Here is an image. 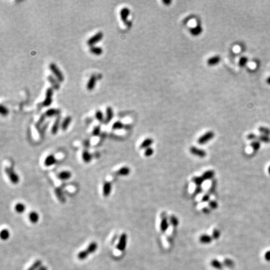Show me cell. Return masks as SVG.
I'll list each match as a JSON object with an SVG mask.
<instances>
[{
  "label": "cell",
  "instance_id": "cell-38",
  "mask_svg": "<svg viewBox=\"0 0 270 270\" xmlns=\"http://www.w3.org/2000/svg\"><path fill=\"white\" fill-rule=\"evenodd\" d=\"M220 235H221V233H220L219 230H218L216 228L213 230V231L212 232V236H211L213 239H218L220 237Z\"/></svg>",
  "mask_w": 270,
  "mask_h": 270
},
{
  "label": "cell",
  "instance_id": "cell-37",
  "mask_svg": "<svg viewBox=\"0 0 270 270\" xmlns=\"http://www.w3.org/2000/svg\"><path fill=\"white\" fill-rule=\"evenodd\" d=\"M223 265L228 268H233L234 266V262L232 260L229 258H226L224 260Z\"/></svg>",
  "mask_w": 270,
  "mask_h": 270
},
{
  "label": "cell",
  "instance_id": "cell-42",
  "mask_svg": "<svg viewBox=\"0 0 270 270\" xmlns=\"http://www.w3.org/2000/svg\"><path fill=\"white\" fill-rule=\"evenodd\" d=\"M0 113H1V114L3 116H6L9 113V110L5 106L1 104V106H0Z\"/></svg>",
  "mask_w": 270,
  "mask_h": 270
},
{
  "label": "cell",
  "instance_id": "cell-28",
  "mask_svg": "<svg viewBox=\"0 0 270 270\" xmlns=\"http://www.w3.org/2000/svg\"><path fill=\"white\" fill-rule=\"evenodd\" d=\"M211 265L213 268H215V269H217L219 270L222 269L223 268V264L222 263L219 261L218 260H215V259L211 261Z\"/></svg>",
  "mask_w": 270,
  "mask_h": 270
},
{
  "label": "cell",
  "instance_id": "cell-49",
  "mask_svg": "<svg viewBox=\"0 0 270 270\" xmlns=\"http://www.w3.org/2000/svg\"><path fill=\"white\" fill-rule=\"evenodd\" d=\"M210 201V195L207 193L205 194L203 196L202 198H201V202L202 203H207V202H209Z\"/></svg>",
  "mask_w": 270,
  "mask_h": 270
},
{
  "label": "cell",
  "instance_id": "cell-35",
  "mask_svg": "<svg viewBox=\"0 0 270 270\" xmlns=\"http://www.w3.org/2000/svg\"><path fill=\"white\" fill-rule=\"evenodd\" d=\"M216 180H213L212 182H211V186L209 188L208 190V193L209 194H213L215 193V189H216Z\"/></svg>",
  "mask_w": 270,
  "mask_h": 270
},
{
  "label": "cell",
  "instance_id": "cell-54",
  "mask_svg": "<svg viewBox=\"0 0 270 270\" xmlns=\"http://www.w3.org/2000/svg\"><path fill=\"white\" fill-rule=\"evenodd\" d=\"M257 138V136H256V135L254 134H248L247 136V138L249 140H254Z\"/></svg>",
  "mask_w": 270,
  "mask_h": 270
},
{
  "label": "cell",
  "instance_id": "cell-31",
  "mask_svg": "<svg viewBox=\"0 0 270 270\" xmlns=\"http://www.w3.org/2000/svg\"><path fill=\"white\" fill-rule=\"evenodd\" d=\"M59 113V110H56L54 108H51L47 110L45 113V115L47 117H53L54 116L57 115Z\"/></svg>",
  "mask_w": 270,
  "mask_h": 270
},
{
  "label": "cell",
  "instance_id": "cell-8",
  "mask_svg": "<svg viewBox=\"0 0 270 270\" xmlns=\"http://www.w3.org/2000/svg\"><path fill=\"white\" fill-rule=\"evenodd\" d=\"M103 37V33L101 31H99L98 33H97L96 34H95L94 36L92 37L91 38H90L88 40L87 43L89 46H93L94 45L96 44L97 43H98L99 41H100L102 38Z\"/></svg>",
  "mask_w": 270,
  "mask_h": 270
},
{
  "label": "cell",
  "instance_id": "cell-48",
  "mask_svg": "<svg viewBox=\"0 0 270 270\" xmlns=\"http://www.w3.org/2000/svg\"><path fill=\"white\" fill-rule=\"evenodd\" d=\"M53 95V89L52 88H49L46 91V98H52Z\"/></svg>",
  "mask_w": 270,
  "mask_h": 270
},
{
  "label": "cell",
  "instance_id": "cell-58",
  "mask_svg": "<svg viewBox=\"0 0 270 270\" xmlns=\"http://www.w3.org/2000/svg\"><path fill=\"white\" fill-rule=\"evenodd\" d=\"M267 82L269 83V84H270V77L268 78V80H267Z\"/></svg>",
  "mask_w": 270,
  "mask_h": 270
},
{
  "label": "cell",
  "instance_id": "cell-32",
  "mask_svg": "<svg viewBox=\"0 0 270 270\" xmlns=\"http://www.w3.org/2000/svg\"><path fill=\"white\" fill-rule=\"evenodd\" d=\"M90 51L96 55H100L103 53V49L101 47L92 46L90 48Z\"/></svg>",
  "mask_w": 270,
  "mask_h": 270
},
{
  "label": "cell",
  "instance_id": "cell-47",
  "mask_svg": "<svg viewBox=\"0 0 270 270\" xmlns=\"http://www.w3.org/2000/svg\"><path fill=\"white\" fill-rule=\"evenodd\" d=\"M251 146L253 148L254 151H257L260 147V144L258 141H253L251 144Z\"/></svg>",
  "mask_w": 270,
  "mask_h": 270
},
{
  "label": "cell",
  "instance_id": "cell-16",
  "mask_svg": "<svg viewBox=\"0 0 270 270\" xmlns=\"http://www.w3.org/2000/svg\"><path fill=\"white\" fill-rule=\"evenodd\" d=\"M96 83V76L94 75H92L90 77V78L88 80V82L87 83V89L88 90H90V91L93 90L95 87Z\"/></svg>",
  "mask_w": 270,
  "mask_h": 270
},
{
  "label": "cell",
  "instance_id": "cell-11",
  "mask_svg": "<svg viewBox=\"0 0 270 270\" xmlns=\"http://www.w3.org/2000/svg\"><path fill=\"white\" fill-rule=\"evenodd\" d=\"M57 161L55 156L53 154H49L45 158L44 161V165L46 167H49L54 165Z\"/></svg>",
  "mask_w": 270,
  "mask_h": 270
},
{
  "label": "cell",
  "instance_id": "cell-30",
  "mask_svg": "<svg viewBox=\"0 0 270 270\" xmlns=\"http://www.w3.org/2000/svg\"><path fill=\"white\" fill-rule=\"evenodd\" d=\"M42 261L40 260H37L33 263V264L28 268L27 270H38L41 266H42Z\"/></svg>",
  "mask_w": 270,
  "mask_h": 270
},
{
  "label": "cell",
  "instance_id": "cell-51",
  "mask_svg": "<svg viewBox=\"0 0 270 270\" xmlns=\"http://www.w3.org/2000/svg\"><path fill=\"white\" fill-rule=\"evenodd\" d=\"M45 118H46L45 114L42 115L41 116V117L40 118V119H39V121H38V122L37 123V126H40L43 123L44 121L45 120Z\"/></svg>",
  "mask_w": 270,
  "mask_h": 270
},
{
  "label": "cell",
  "instance_id": "cell-1",
  "mask_svg": "<svg viewBox=\"0 0 270 270\" xmlns=\"http://www.w3.org/2000/svg\"><path fill=\"white\" fill-rule=\"evenodd\" d=\"M97 248H98L97 243L95 242V241L91 242V243L89 244V245L87 248V249L78 253L77 257L80 260H83L84 259H86L88 258L90 254L95 253L97 250Z\"/></svg>",
  "mask_w": 270,
  "mask_h": 270
},
{
  "label": "cell",
  "instance_id": "cell-36",
  "mask_svg": "<svg viewBox=\"0 0 270 270\" xmlns=\"http://www.w3.org/2000/svg\"><path fill=\"white\" fill-rule=\"evenodd\" d=\"M123 127H124V125L122 122H116L115 123H113V125L112 126V129L114 130H120V129H122Z\"/></svg>",
  "mask_w": 270,
  "mask_h": 270
},
{
  "label": "cell",
  "instance_id": "cell-46",
  "mask_svg": "<svg viewBox=\"0 0 270 270\" xmlns=\"http://www.w3.org/2000/svg\"><path fill=\"white\" fill-rule=\"evenodd\" d=\"M52 98H46L44 100L43 103V104L44 106H46V107H48L49 105H50L52 103Z\"/></svg>",
  "mask_w": 270,
  "mask_h": 270
},
{
  "label": "cell",
  "instance_id": "cell-41",
  "mask_svg": "<svg viewBox=\"0 0 270 270\" xmlns=\"http://www.w3.org/2000/svg\"><path fill=\"white\" fill-rule=\"evenodd\" d=\"M95 116H96V118L99 121V122H103L104 118H103V113H102L101 111L98 110L96 112Z\"/></svg>",
  "mask_w": 270,
  "mask_h": 270
},
{
  "label": "cell",
  "instance_id": "cell-15",
  "mask_svg": "<svg viewBox=\"0 0 270 270\" xmlns=\"http://www.w3.org/2000/svg\"><path fill=\"white\" fill-rule=\"evenodd\" d=\"M72 174L70 172L63 171V172L59 173L57 175V177H58V178L60 179V180L65 181V180H68L70 179L71 178H72Z\"/></svg>",
  "mask_w": 270,
  "mask_h": 270
},
{
  "label": "cell",
  "instance_id": "cell-6",
  "mask_svg": "<svg viewBox=\"0 0 270 270\" xmlns=\"http://www.w3.org/2000/svg\"><path fill=\"white\" fill-rule=\"evenodd\" d=\"M127 240H128V236L126 233H122L121 234L119 241L117 244L116 248L119 251H124L126 248L127 245Z\"/></svg>",
  "mask_w": 270,
  "mask_h": 270
},
{
  "label": "cell",
  "instance_id": "cell-10",
  "mask_svg": "<svg viewBox=\"0 0 270 270\" xmlns=\"http://www.w3.org/2000/svg\"><path fill=\"white\" fill-rule=\"evenodd\" d=\"M130 9L128 8H126V7L123 8L120 11L119 14L121 18H122V20L125 24L128 23V18L130 15Z\"/></svg>",
  "mask_w": 270,
  "mask_h": 270
},
{
  "label": "cell",
  "instance_id": "cell-5",
  "mask_svg": "<svg viewBox=\"0 0 270 270\" xmlns=\"http://www.w3.org/2000/svg\"><path fill=\"white\" fill-rule=\"evenodd\" d=\"M215 136V133L212 131H208L204 134H203L201 136L198 138V143L200 145H204L207 143L210 140H211Z\"/></svg>",
  "mask_w": 270,
  "mask_h": 270
},
{
  "label": "cell",
  "instance_id": "cell-12",
  "mask_svg": "<svg viewBox=\"0 0 270 270\" xmlns=\"http://www.w3.org/2000/svg\"><path fill=\"white\" fill-rule=\"evenodd\" d=\"M130 172H131V170L129 167L123 166V167H122L121 168H119L118 170H117V171L115 172V174L117 176H126L130 175Z\"/></svg>",
  "mask_w": 270,
  "mask_h": 270
},
{
  "label": "cell",
  "instance_id": "cell-20",
  "mask_svg": "<svg viewBox=\"0 0 270 270\" xmlns=\"http://www.w3.org/2000/svg\"><path fill=\"white\" fill-rule=\"evenodd\" d=\"M153 143V139L152 138H146L141 143L139 148L141 149H146L151 147V145Z\"/></svg>",
  "mask_w": 270,
  "mask_h": 270
},
{
  "label": "cell",
  "instance_id": "cell-40",
  "mask_svg": "<svg viewBox=\"0 0 270 270\" xmlns=\"http://www.w3.org/2000/svg\"><path fill=\"white\" fill-rule=\"evenodd\" d=\"M153 153H154L153 149L152 148L150 147V148H146V150H145L144 155H145V156H146V157H150V156L153 155Z\"/></svg>",
  "mask_w": 270,
  "mask_h": 270
},
{
  "label": "cell",
  "instance_id": "cell-19",
  "mask_svg": "<svg viewBox=\"0 0 270 270\" xmlns=\"http://www.w3.org/2000/svg\"><path fill=\"white\" fill-rule=\"evenodd\" d=\"M60 120H61L60 116H58L57 118H56L55 122L52 126V128H51V133L53 134H56L58 133L59 128H60Z\"/></svg>",
  "mask_w": 270,
  "mask_h": 270
},
{
  "label": "cell",
  "instance_id": "cell-18",
  "mask_svg": "<svg viewBox=\"0 0 270 270\" xmlns=\"http://www.w3.org/2000/svg\"><path fill=\"white\" fill-rule=\"evenodd\" d=\"M215 175V172L213 171V170L211 169V170H208V171L204 172L201 176L203 177V178L204 179V181L210 180H212L213 178H214Z\"/></svg>",
  "mask_w": 270,
  "mask_h": 270
},
{
  "label": "cell",
  "instance_id": "cell-7",
  "mask_svg": "<svg viewBox=\"0 0 270 270\" xmlns=\"http://www.w3.org/2000/svg\"><path fill=\"white\" fill-rule=\"evenodd\" d=\"M189 151L194 156H198V157L201 158H204L206 157V156H207V152L203 150V149L198 148L196 146H191L189 148Z\"/></svg>",
  "mask_w": 270,
  "mask_h": 270
},
{
  "label": "cell",
  "instance_id": "cell-22",
  "mask_svg": "<svg viewBox=\"0 0 270 270\" xmlns=\"http://www.w3.org/2000/svg\"><path fill=\"white\" fill-rule=\"evenodd\" d=\"M189 31H190L191 34L193 35V36L196 37L202 33L203 29H202V27L200 25H198L194 28H191V29L189 30Z\"/></svg>",
  "mask_w": 270,
  "mask_h": 270
},
{
  "label": "cell",
  "instance_id": "cell-9",
  "mask_svg": "<svg viewBox=\"0 0 270 270\" xmlns=\"http://www.w3.org/2000/svg\"><path fill=\"white\" fill-rule=\"evenodd\" d=\"M112 191V184L110 181H106L103 186V195L104 197H108Z\"/></svg>",
  "mask_w": 270,
  "mask_h": 270
},
{
  "label": "cell",
  "instance_id": "cell-53",
  "mask_svg": "<svg viewBox=\"0 0 270 270\" xmlns=\"http://www.w3.org/2000/svg\"><path fill=\"white\" fill-rule=\"evenodd\" d=\"M202 211L204 213V214H206V215H208V214H210V212H211V209L209 208H208V207H204V208L202 209Z\"/></svg>",
  "mask_w": 270,
  "mask_h": 270
},
{
  "label": "cell",
  "instance_id": "cell-14",
  "mask_svg": "<svg viewBox=\"0 0 270 270\" xmlns=\"http://www.w3.org/2000/svg\"><path fill=\"white\" fill-rule=\"evenodd\" d=\"M213 238L209 234H203L199 238V241L202 244H209L212 242Z\"/></svg>",
  "mask_w": 270,
  "mask_h": 270
},
{
  "label": "cell",
  "instance_id": "cell-39",
  "mask_svg": "<svg viewBox=\"0 0 270 270\" xmlns=\"http://www.w3.org/2000/svg\"><path fill=\"white\" fill-rule=\"evenodd\" d=\"M208 207L210 208V209L215 210L217 209L218 207V203L215 200H210L208 202Z\"/></svg>",
  "mask_w": 270,
  "mask_h": 270
},
{
  "label": "cell",
  "instance_id": "cell-55",
  "mask_svg": "<svg viewBox=\"0 0 270 270\" xmlns=\"http://www.w3.org/2000/svg\"><path fill=\"white\" fill-rule=\"evenodd\" d=\"M265 258L266 261H270V251L266 253V254L265 255Z\"/></svg>",
  "mask_w": 270,
  "mask_h": 270
},
{
  "label": "cell",
  "instance_id": "cell-2",
  "mask_svg": "<svg viewBox=\"0 0 270 270\" xmlns=\"http://www.w3.org/2000/svg\"><path fill=\"white\" fill-rule=\"evenodd\" d=\"M4 172L7 175V176H8L10 181L13 184H16L19 182V178L18 175L15 172V171H14L12 168L6 167L4 169Z\"/></svg>",
  "mask_w": 270,
  "mask_h": 270
},
{
  "label": "cell",
  "instance_id": "cell-34",
  "mask_svg": "<svg viewBox=\"0 0 270 270\" xmlns=\"http://www.w3.org/2000/svg\"><path fill=\"white\" fill-rule=\"evenodd\" d=\"M55 193H56V196H57V198H58V200H59L61 202H62V203L65 202L66 199H65V197H64V196H63V193H62V191H61L60 189H56L55 190Z\"/></svg>",
  "mask_w": 270,
  "mask_h": 270
},
{
  "label": "cell",
  "instance_id": "cell-23",
  "mask_svg": "<svg viewBox=\"0 0 270 270\" xmlns=\"http://www.w3.org/2000/svg\"><path fill=\"white\" fill-rule=\"evenodd\" d=\"M48 80L49 82L52 84L53 87L55 90H58L60 88V84L58 82L59 81L58 80H56L52 75H49L48 78Z\"/></svg>",
  "mask_w": 270,
  "mask_h": 270
},
{
  "label": "cell",
  "instance_id": "cell-24",
  "mask_svg": "<svg viewBox=\"0 0 270 270\" xmlns=\"http://www.w3.org/2000/svg\"><path fill=\"white\" fill-rule=\"evenodd\" d=\"M26 206L22 203H18L15 206V210L19 214L23 213L26 211Z\"/></svg>",
  "mask_w": 270,
  "mask_h": 270
},
{
  "label": "cell",
  "instance_id": "cell-44",
  "mask_svg": "<svg viewBox=\"0 0 270 270\" xmlns=\"http://www.w3.org/2000/svg\"><path fill=\"white\" fill-rule=\"evenodd\" d=\"M100 133H101V127L99 126H97L95 128L93 131V135L94 136H98L100 134Z\"/></svg>",
  "mask_w": 270,
  "mask_h": 270
},
{
  "label": "cell",
  "instance_id": "cell-57",
  "mask_svg": "<svg viewBox=\"0 0 270 270\" xmlns=\"http://www.w3.org/2000/svg\"><path fill=\"white\" fill-rule=\"evenodd\" d=\"M38 270H48V268L45 266H42Z\"/></svg>",
  "mask_w": 270,
  "mask_h": 270
},
{
  "label": "cell",
  "instance_id": "cell-27",
  "mask_svg": "<svg viewBox=\"0 0 270 270\" xmlns=\"http://www.w3.org/2000/svg\"><path fill=\"white\" fill-rule=\"evenodd\" d=\"M72 122V117L71 116H66L65 119L63 120V122L61 125V128L63 131H66L68 128L69 124Z\"/></svg>",
  "mask_w": 270,
  "mask_h": 270
},
{
  "label": "cell",
  "instance_id": "cell-26",
  "mask_svg": "<svg viewBox=\"0 0 270 270\" xmlns=\"http://www.w3.org/2000/svg\"><path fill=\"white\" fill-rule=\"evenodd\" d=\"M113 118V111L111 107H108L106 108V118L105 122L106 123H110Z\"/></svg>",
  "mask_w": 270,
  "mask_h": 270
},
{
  "label": "cell",
  "instance_id": "cell-3",
  "mask_svg": "<svg viewBox=\"0 0 270 270\" xmlns=\"http://www.w3.org/2000/svg\"><path fill=\"white\" fill-rule=\"evenodd\" d=\"M49 69L51 70L52 73L54 75V76L56 78V79H57L60 82H63L64 81V79H65V78H64V76L62 72H61V70L57 66H56V64L51 63L49 66Z\"/></svg>",
  "mask_w": 270,
  "mask_h": 270
},
{
  "label": "cell",
  "instance_id": "cell-4",
  "mask_svg": "<svg viewBox=\"0 0 270 270\" xmlns=\"http://www.w3.org/2000/svg\"><path fill=\"white\" fill-rule=\"evenodd\" d=\"M169 219L166 216V213L163 212L161 215L160 231L162 233H165L169 228Z\"/></svg>",
  "mask_w": 270,
  "mask_h": 270
},
{
  "label": "cell",
  "instance_id": "cell-21",
  "mask_svg": "<svg viewBox=\"0 0 270 270\" xmlns=\"http://www.w3.org/2000/svg\"><path fill=\"white\" fill-rule=\"evenodd\" d=\"M220 61H221V58L219 56H215L208 60L207 64L209 66H215L218 64Z\"/></svg>",
  "mask_w": 270,
  "mask_h": 270
},
{
  "label": "cell",
  "instance_id": "cell-33",
  "mask_svg": "<svg viewBox=\"0 0 270 270\" xmlns=\"http://www.w3.org/2000/svg\"><path fill=\"white\" fill-rule=\"evenodd\" d=\"M0 236H1V239L6 241L8 239L10 236V233L7 229H3L1 231V234H0Z\"/></svg>",
  "mask_w": 270,
  "mask_h": 270
},
{
  "label": "cell",
  "instance_id": "cell-50",
  "mask_svg": "<svg viewBox=\"0 0 270 270\" xmlns=\"http://www.w3.org/2000/svg\"><path fill=\"white\" fill-rule=\"evenodd\" d=\"M259 131L262 133H263L265 135H266V136L270 133L269 130L268 129L266 128H265V127H260L259 128Z\"/></svg>",
  "mask_w": 270,
  "mask_h": 270
},
{
  "label": "cell",
  "instance_id": "cell-25",
  "mask_svg": "<svg viewBox=\"0 0 270 270\" xmlns=\"http://www.w3.org/2000/svg\"><path fill=\"white\" fill-rule=\"evenodd\" d=\"M168 219L170 225H171L173 227H174V228H176V227L178 226L179 220L176 216H175L174 215H172L169 216Z\"/></svg>",
  "mask_w": 270,
  "mask_h": 270
},
{
  "label": "cell",
  "instance_id": "cell-52",
  "mask_svg": "<svg viewBox=\"0 0 270 270\" xmlns=\"http://www.w3.org/2000/svg\"><path fill=\"white\" fill-rule=\"evenodd\" d=\"M259 139L263 142H268L269 141V138L267 136H266V135H262V136H260L259 137Z\"/></svg>",
  "mask_w": 270,
  "mask_h": 270
},
{
  "label": "cell",
  "instance_id": "cell-43",
  "mask_svg": "<svg viewBox=\"0 0 270 270\" xmlns=\"http://www.w3.org/2000/svg\"><path fill=\"white\" fill-rule=\"evenodd\" d=\"M248 58L246 57H241L239 60V66L240 67H243L245 66L248 62Z\"/></svg>",
  "mask_w": 270,
  "mask_h": 270
},
{
  "label": "cell",
  "instance_id": "cell-56",
  "mask_svg": "<svg viewBox=\"0 0 270 270\" xmlns=\"http://www.w3.org/2000/svg\"><path fill=\"white\" fill-rule=\"evenodd\" d=\"M163 3H164V4H165L166 5H168L169 4H171L172 1H170V0H163Z\"/></svg>",
  "mask_w": 270,
  "mask_h": 270
},
{
  "label": "cell",
  "instance_id": "cell-13",
  "mask_svg": "<svg viewBox=\"0 0 270 270\" xmlns=\"http://www.w3.org/2000/svg\"><path fill=\"white\" fill-rule=\"evenodd\" d=\"M28 219L30 222L33 224H36L39 222L40 216L38 213L36 211H31L28 215Z\"/></svg>",
  "mask_w": 270,
  "mask_h": 270
},
{
  "label": "cell",
  "instance_id": "cell-29",
  "mask_svg": "<svg viewBox=\"0 0 270 270\" xmlns=\"http://www.w3.org/2000/svg\"><path fill=\"white\" fill-rule=\"evenodd\" d=\"M192 181L196 184V186H201L204 180L202 176H194L192 178Z\"/></svg>",
  "mask_w": 270,
  "mask_h": 270
},
{
  "label": "cell",
  "instance_id": "cell-17",
  "mask_svg": "<svg viewBox=\"0 0 270 270\" xmlns=\"http://www.w3.org/2000/svg\"><path fill=\"white\" fill-rule=\"evenodd\" d=\"M93 158V155H92L88 151L84 150L82 153V159L83 161L86 163H89L91 161Z\"/></svg>",
  "mask_w": 270,
  "mask_h": 270
},
{
  "label": "cell",
  "instance_id": "cell-45",
  "mask_svg": "<svg viewBox=\"0 0 270 270\" xmlns=\"http://www.w3.org/2000/svg\"><path fill=\"white\" fill-rule=\"evenodd\" d=\"M203 191V188H202L201 186H196L195 189V191H194L193 196H196L202 193Z\"/></svg>",
  "mask_w": 270,
  "mask_h": 270
}]
</instances>
